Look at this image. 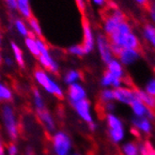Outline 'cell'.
Wrapping results in <instances>:
<instances>
[{"label": "cell", "instance_id": "obj_15", "mask_svg": "<svg viewBox=\"0 0 155 155\" xmlns=\"http://www.w3.org/2000/svg\"><path fill=\"white\" fill-rule=\"evenodd\" d=\"M117 58L124 67L132 66L139 60L140 52L138 49H122Z\"/></svg>", "mask_w": 155, "mask_h": 155}, {"label": "cell", "instance_id": "obj_26", "mask_svg": "<svg viewBox=\"0 0 155 155\" xmlns=\"http://www.w3.org/2000/svg\"><path fill=\"white\" fill-rule=\"evenodd\" d=\"M13 27H14L15 31L24 39L31 35L29 27L27 25V23L23 19V18H16L13 22Z\"/></svg>", "mask_w": 155, "mask_h": 155}, {"label": "cell", "instance_id": "obj_33", "mask_svg": "<svg viewBox=\"0 0 155 155\" xmlns=\"http://www.w3.org/2000/svg\"><path fill=\"white\" fill-rule=\"evenodd\" d=\"M6 152H7V155H19L20 150L15 142H11L7 145Z\"/></svg>", "mask_w": 155, "mask_h": 155}, {"label": "cell", "instance_id": "obj_7", "mask_svg": "<svg viewBox=\"0 0 155 155\" xmlns=\"http://www.w3.org/2000/svg\"><path fill=\"white\" fill-rule=\"evenodd\" d=\"M71 106L72 107V109H74V111L76 114V116L87 125L95 121L93 111H92V104H91L88 99L80 101Z\"/></svg>", "mask_w": 155, "mask_h": 155}, {"label": "cell", "instance_id": "obj_43", "mask_svg": "<svg viewBox=\"0 0 155 155\" xmlns=\"http://www.w3.org/2000/svg\"><path fill=\"white\" fill-rule=\"evenodd\" d=\"M0 155H7V152H6V146L5 144L3 143L2 139L0 138Z\"/></svg>", "mask_w": 155, "mask_h": 155}, {"label": "cell", "instance_id": "obj_1", "mask_svg": "<svg viewBox=\"0 0 155 155\" xmlns=\"http://www.w3.org/2000/svg\"><path fill=\"white\" fill-rule=\"evenodd\" d=\"M32 75L36 85L42 92L57 99H63L65 97V89L57 79L56 75L40 67L34 70Z\"/></svg>", "mask_w": 155, "mask_h": 155}, {"label": "cell", "instance_id": "obj_12", "mask_svg": "<svg viewBox=\"0 0 155 155\" xmlns=\"http://www.w3.org/2000/svg\"><path fill=\"white\" fill-rule=\"evenodd\" d=\"M37 117L41 126L43 127L44 131L47 134H52L57 131V121L56 118L53 116L50 110H48V108L44 109L42 111L37 112Z\"/></svg>", "mask_w": 155, "mask_h": 155}, {"label": "cell", "instance_id": "obj_21", "mask_svg": "<svg viewBox=\"0 0 155 155\" xmlns=\"http://www.w3.org/2000/svg\"><path fill=\"white\" fill-rule=\"evenodd\" d=\"M10 47L12 53V58L16 63V65L21 69H24L25 67V58L24 51L22 50L21 46L17 42L12 41L10 43Z\"/></svg>", "mask_w": 155, "mask_h": 155}, {"label": "cell", "instance_id": "obj_36", "mask_svg": "<svg viewBox=\"0 0 155 155\" xmlns=\"http://www.w3.org/2000/svg\"><path fill=\"white\" fill-rule=\"evenodd\" d=\"M3 63H4V65H5L7 68H10V69L13 68V67L16 65V63H15L13 58L8 57H8H5V58H3Z\"/></svg>", "mask_w": 155, "mask_h": 155}, {"label": "cell", "instance_id": "obj_47", "mask_svg": "<svg viewBox=\"0 0 155 155\" xmlns=\"http://www.w3.org/2000/svg\"><path fill=\"white\" fill-rule=\"evenodd\" d=\"M149 155H155V150H153V149H151L150 150V154Z\"/></svg>", "mask_w": 155, "mask_h": 155}, {"label": "cell", "instance_id": "obj_5", "mask_svg": "<svg viewBox=\"0 0 155 155\" xmlns=\"http://www.w3.org/2000/svg\"><path fill=\"white\" fill-rule=\"evenodd\" d=\"M50 145L53 155H69L74 149L71 135L63 130H57L51 134Z\"/></svg>", "mask_w": 155, "mask_h": 155}, {"label": "cell", "instance_id": "obj_49", "mask_svg": "<svg viewBox=\"0 0 155 155\" xmlns=\"http://www.w3.org/2000/svg\"><path fill=\"white\" fill-rule=\"evenodd\" d=\"M69 155H82V154H80V153H78V152H71V153L69 154Z\"/></svg>", "mask_w": 155, "mask_h": 155}, {"label": "cell", "instance_id": "obj_38", "mask_svg": "<svg viewBox=\"0 0 155 155\" xmlns=\"http://www.w3.org/2000/svg\"><path fill=\"white\" fill-rule=\"evenodd\" d=\"M74 1H75L77 8H79V11L81 12H84L86 11V8H87L86 0H74Z\"/></svg>", "mask_w": 155, "mask_h": 155}, {"label": "cell", "instance_id": "obj_40", "mask_svg": "<svg viewBox=\"0 0 155 155\" xmlns=\"http://www.w3.org/2000/svg\"><path fill=\"white\" fill-rule=\"evenodd\" d=\"M24 155H36L35 150L31 147V146H27L24 151Z\"/></svg>", "mask_w": 155, "mask_h": 155}, {"label": "cell", "instance_id": "obj_4", "mask_svg": "<svg viewBox=\"0 0 155 155\" xmlns=\"http://www.w3.org/2000/svg\"><path fill=\"white\" fill-rule=\"evenodd\" d=\"M105 122L109 140L115 145L122 143L126 137V128L123 120L117 114L109 113L105 115Z\"/></svg>", "mask_w": 155, "mask_h": 155}, {"label": "cell", "instance_id": "obj_11", "mask_svg": "<svg viewBox=\"0 0 155 155\" xmlns=\"http://www.w3.org/2000/svg\"><path fill=\"white\" fill-rule=\"evenodd\" d=\"M82 32H83V41L81 44L84 48L86 54H88L92 53L95 49L96 36L94 34L92 26L87 20H84L83 24H82Z\"/></svg>", "mask_w": 155, "mask_h": 155}, {"label": "cell", "instance_id": "obj_39", "mask_svg": "<svg viewBox=\"0 0 155 155\" xmlns=\"http://www.w3.org/2000/svg\"><path fill=\"white\" fill-rule=\"evenodd\" d=\"M150 17H151V20L153 22V25L155 26V2H153L150 6Z\"/></svg>", "mask_w": 155, "mask_h": 155}, {"label": "cell", "instance_id": "obj_44", "mask_svg": "<svg viewBox=\"0 0 155 155\" xmlns=\"http://www.w3.org/2000/svg\"><path fill=\"white\" fill-rule=\"evenodd\" d=\"M131 133L133 134H134L136 137H139V135H140V133L136 130V129H134V128H133L132 130H131Z\"/></svg>", "mask_w": 155, "mask_h": 155}, {"label": "cell", "instance_id": "obj_37", "mask_svg": "<svg viewBox=\"0 0 155 155\" xmlns=\"http://www.w3.org/2000/svg\"><path fill=\"white\" fill-rule=\"evenodd\" d=\"M7 8L10 11H17V1L16 0H5Z\"/></svg>", "mask_w": 155, "mask_h": 155}, {"label": "cell", "instance_id": "obj_35", "mask_svg": "<svg viewBox=\"0 0 155 155\" xmlns=\"http://www.w3.org/2000/svg\"><path fill=\"white\" fill-rule=\"evenodd\" d=\"M117 109V104L116 102H110V103H107L104 104V110L106 112V114L109 113H115Z\"/></svg>", "mask_w": 155, "mask_h": 155}, {"label": "cell", "instance_id": "obj_29", "mask_svg": "<svg viewBox=\"0 0 155 155\" xmlns=\"http://www.w3.org/2000/svg\"><path fill=\"white\" fill-rule=\"evenodd\" d=\"M27 25H28V27H29L31 35H33L36 38L42 39V36H43L42 28H41L39 21L36 19V18L31 17L30 19L27 20Z\"/></svg>", "mask_w": 155, "mask_h": 155}, {"label": "cell", "instance_id": "obj_13", "mask_svg": "<svg viewBox=\"0 0 155 155\" xmlns=\"http://www.w3.org/2000/svg\"><path fill=\"white\" fill-rule=\"evenodd\" d=\"M115 94V102L124 105H128L134 101L135 95H134V88H132L128 86H121L120 87L114 89Z\"/></svg>", "mask_w": 155, "mask_h": 155}, {"label": "cell", "instance_id": "obj_3", "mask_svg": "<svg viewBox=\"0 0 155 155\" xmlns=\"http://www.w3.org/2000/svg\"><path fill=\"white\" fill-rule=\"evenodd\" d=\"M0 120L7 137L15 142L20 136V123L15 108L11 104H4L0 110Z\"/></svg>", "mask_w": 155, "mask_h": 155}, {"label": "cell", "instance_id": "obj_14", "mask_svg": "<svg viewBox=\"0 0 155 155\" xmlns=\"http://www.w3.org/2000/svg\"><path fill=\"white\" fill-rule=\"evenodd\" d=\"M130 108L134 117H147L151 121L155 120V111L148 108L137 99H134V101L130 104Z\"/></svg>", "mask_w": 155, "mask_h": 155}, {"label": "cell", "instance_id": "obj_48", "mask_svg": "<svg viewBox=\"0 0 155 155\" xmlns=\"http://www.w3.org/2000/svg\"><path fill=\"white\" fill-rule=\"evenodd\" d=\"M2 45V34H1V31H0V47H1Z\"/></svg>", "mask_w": 155, "mask_h": 155}, {"label": "cell", "instance_id": "obj_42", "mask_svg": "<svg viewBox=\"0 0 155 155\" xmlns=\"http://www.w3.org/2000/svg\"><path fill=\"white\" fill-rule=\"evenodd\" d=\"M87 127H88V130H89L90 132L94 133V132H96V131H97V129H98V124H97L95 121H93L92 123L88 124V125H87Z\"/></svg>", "mask_w": 155, "mask_h": 155}, {"label": "cell", "instance_id": "obj_30", "mask_svg": "<svg viewBox=\"0 0 155 155\" xmlns=\"http://www.w3.org/2000/svg\"><path fill=\"white\" fill-rule=\"evenodd\" d=\"M99 100L101 104H104L110 102H115V94L114 89L112 88H103L100 91L99 94Z\"/></svg>", "mask_w": 155, "mask_h": 155}, {"label": "cell", "instance_id": "obj_19", "mask_svg": "<svg viewBox=\"0 0 155 155\" xmlns=\"http://www.w3.org/2000/svg\"><path fill=\"white\" fill-rule=\"evenodd\" d=\"M106 71L108 72H110L112 75H114L115 77L120 79V80H124L125 78V70H124V66L121 64L117 58H114L112 60L109 61L106 64Z\"/></svg>", "mask_w": 155, "mask_h": 155}, {"label": "cell", "instance_id": "obj_31", "mask_svg": "<svg viewBox=\"0 0 155 155\" xmlns=\"http://www.w3.org/2000/svg\"><path fill=\"white\" fill-rule=\"evenodd\" d=\"M67 53L75 58H83L84 56H86V53L81 43H75L70 45L67 48Z\"/></svg>", "mask_w": 155, "mask_h": 155}, {"label": "cell", "instance_id": "obj_10", "mask_svg": "<svg viewBox=\"0 0 155 155\" xmlns=\"http://www.w3.org/2000/svg\"><path fill=\"white\" fill-rule=\"evenodd\" d=\"M65 97L71 105L74 104L80 101L87 99V91L83 84L76 83L67 87L65 90Z\"/></svg>", "mask_w": 155, "mask_h": 155}, {"label": "cell", "instance_id": "obj_17", "mask_svg": "<svg viewBox=\"0 0 155 155\" xmlns=\"http://www.w3.org/2000/svg\"><path fill=\"white\" fill-rule=\"evenodd\" d=\"M133 128L136 129L139 133L144 134H150L153 129L152 121L148 120L147 117H133L132 118Z\"/></svg>", "mask_w": 155, "mask_h": 155}, {"label": "cell", "instance_id": "obj_27", "mask_svg": "<svg viewBox=\"0 0 155 155\" xmlns=\"http://www.w3.org/2000/svg\"><path fill=\"white\" fill-rule=\"evenodd\" d=\"M143 38L155 50V26L151 24H147L143 29Z\"/></svg>", "mask_w": 155, "mask_h": 155}, {"label": "cell", "instance_id": "obj_28", "mask_svg": "<svg viewBox=\"0 0 155 155\" xmlns=\"http://www.w3.org/2000/svg\"><path fill=\"white\" fill-rule=\"evenodd\" d=\"M120 151L122 155H140L138 143L134 141H127L121 145Z\"/></svg>", "mask_w": 155, "mask_h": 155}, {"label": "cell", "instance_id": "obj_24", "mask_svg": "<svg viewBox=\"0 0 155 155\" xmlns=\"http://www.w3.org/2000/svg\"><path fill=\"white\" fill-rule=\"evenodd\" d=\"M14 94L12 88L6 84L5 82L0 80V103L4 104H10L13 100Z\"/></svg>", "mask_w": 155, "mask_h": 155}, {"label": "cell", "instance_id": "obj_34", "mask_svg": "<svg viewBox=\"0 0 155 155\" xmlns=\"http://www.w3.org/2000/svg\"><path fill=\"white\" fill-rule=\"evenodd\" d=\"M138 148H139V154L140 155H149L150 150L152 147L150 146V143H140L138 144Z\"/></svg>", "mask_w": 155, "mask_h": 155}, {"label": "cell", "instance_id": "obj_45", "mask_svg": "<svg viewBox=\"0 0 155 155\" xmlns=\"http://www.w3.org/2000/svg\"><path fill=\"white\" fill-rule=\"evenodd\" d=\"M134 1H135L136 3L140 4V5H145V4H147L148 0H134Z\"/></svg>", "mask_w": 155, "mask_h": 155}, {"label": "cell", "instance_id": "obj_46", "mask_svg": "<svg viewBox=\"0 0 155 155\" xmlns=\"http://www.w3.org/2000/svg\"><path fill=\"white\" fill-rule=\"evenodd\" d=\"M3 56H2V54H1V52H0V65H1L2 64V63H3Z\"/></svg>", "mask_w": 155, "mask_h": 155}, {"label": "cell", "instance_id": "obj_8", "mask_svg": "<svg viewBox=\"0 0 155 155\" xmlns=\"http://www.w3.org/2000/svg\"><path fill=\"white\" fill-rule=\"evenodd\" d=\"M95 48L97 49V52L99 54L100 58L104 64L112 60L115 57L111 50V44L108 40V37L104 34H98L96 37V44Z\"/></svg>", "mask_w": 155, "mask_h": 155}, {"label": "cell", "instance_id": "obj_18", "mask_svg": "<svg viewBox=\"0 0 155 155\" xmlns=\"http://www.w3.org/2000/svg\"><path fill=\"white\" fill-rule=\"evenodd\" d=\"M100 84H101L103 88L116 89V88H118L121 86H123V80H120V79L115 77L114 75H112L110 74V72L105 71L101 77V80H100Z\"/></svg>", "mask_w": 155, "mask_h": 155}, {"label": "cell", "instance_id": "obj_9", "mask_svg": "<svg viewBox=\"0 0 155 155\" xmlns=\"http://www.w3.org/2000/svg\"><path fill=\"white\" fill-rule=\"evenodd\" d=\"M123 21H125V15L124 13L120 11L117 8V10H113L111 14L108 15L103 24V29L104 32L105 36L111 35L117 28V26L120 25V23H122Z\"/></svg>", "mask_w": 155, "mask_h": 155}, {"label": "cell", "instance_id": "obj_6", "mask_svg": "<svg viewBox=\"0 0 155 155\" xmlns=\"http://www.w3.org/2000/svg\"><path fill=\"white\" fill-rule=\"evenodd\" d=\"M37 42L40 50V56L38 57L37 60L40 65V68L49 71L50 74L57 75L60 71V65L58 60L53 57L49 46L47 43L44 41L43 39L37 38Z\"/></svg>", "mask_w": 155, "mask_h": 155}, {"label": "cell", "instance_id": "obj_23", "mask_svg": "<svg viewBox=\"0 0 155 155\" xmlns=\"http://www.w3.org/2000/svg\"><path fill=\"white\" fill-rule=\"evenodd\" d=\"M17 12L22 16L24 20H28L32 16V8L30 6V0H16Z\"/></svg>", "mask_w": 155, "mask_h": 155}, {"label": "cell", "instance_id": "obj_20", "mask_svg": "<svg viewBox=\"0 0 155 155\" xmlns=\"http://www.w3.org/2000/svg\"><path fill=\"white\" fill-rule=\"evenodd\" d=\"M82 78H83V74H82V71L78 69H69L65 71V72L62 75L63 83L67 87L76 83H80Z\"/></svg>", "mask_w": 155, "mask_h": 155}, {"label": "cell", "instance_id": "obj_25", "mask_svg": "<svg viewBox=\"0 0 155 155\" xmlns=\"http://www.w3.org/2000/svg\"><path fill=\"white\" fill-rule=\"evenodd\" d=\"M24 43L26 50L29 52L31 56L38 58V57L40 56V50L37 42V38L34 37L33 35H30L24 39Z\"/></svg>", "mask_w": 155, "mask_h": 155}, {"label": "cell", "instance_id": "obj_16", "mask_svg": "<svg viewBox=\"0 0 155 155\" xmlns=\"http://www.w3.org/2000/svg\"><path fill=\"white\" fill-rule=\"evenodd\" d=\"M31 101L35 112H40L46 109V102L42 93V91L39 87H33L31 90Z\"/></svg>", "mask_w": 155, "mask_h": 155}, {"label": "cell", "instance_id": "obj_2", "mask_svg": "<svg viewBox=\"0 0 155 155\" xmlns=\"http://www.w3.org/2000/svg\"><path fill=\"white\" fill-rule=\"evenodd\" d=\"M108 40L111 44H115L122 49H138L140 41L132 29L130 24L123 21L117 26V28L108 36Z\"/></svg>", "mask_w": 155, "mask_h": 155}, {"label": "cell", "instance_id": "obj_32", "mask_svg": "<svg viewBox=\"0 0 155 155\" xmlns=\"http://www.w3.org/2000/svg\"><path fill=\"white\" fill-rule=\"evenodd\" d=\"M144 90L147 92L148 94L154 96L155 97V77L150 78L148 80L147 83L145 84V88Z\"/></svg>", "mask_w": 155, "mask_h": 155}, {"label": "cell", "instance_id": "obj_22", "mask_svg": "<svg viewBox=\"0 0 155 155\" xmlns=\"http://www.w3.org/2000/svg\"><path fill=\"white\" fill-rule=\"evenodd\" d=\"M134 95L135 99L139 100L148 108L155 111V97L148 94L144 89L140 88H134Z\"/></svg>", "mask_w": 155, "mask_h": 155}, {"label": "cell", "instance_id": "obj_41", "mask_svg": "<svg viewBox=\"0 0 155 155\" xmlns=\"http://www.w3.org/2000/svg\"><path fill=\"white\" fill-rule=\"evenodd\" d=\"M91 2L97 7H104L106 4L107 0H91Z\"/></svg>", "mask_w": 155, "mask_h": 155}]
</instances>
